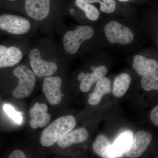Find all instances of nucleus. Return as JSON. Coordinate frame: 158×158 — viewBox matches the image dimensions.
<instances>
[{
  "instance_id": "f257e3e1",
  "label": "nucleus",
  "mask_w": 158,
  "mask_h": 158,
  "mask_svg": "<svg viewBox=\"0 0 158 158\" xmlns=\"http://www.w3.org/2000/svg\"><path fill=\"white\" fill-rule=\"evenodd\" d=\"M76 125L73 116L68 115L57 118L43 131L40 138L41 144L50 147L73 130Z\"/></svg>"
},
{
  "instance_id": "f03ea898",
  "label": "nucleus",
  "mask_w": 158,
  "mask_h": 158,
  "mask_svg": "<svg viewBox=\"0 0 158 158\" xmlns=\"http://www.w3.org/2000/svg\"><path fill=\"white\" fill-rule=\"evenodd\" d=\"M13 73L19 80L18 84L12 91V95L18 98L27 97L31 95L35 86L36 78L32 71L24 65L15 69Z\"/></svg>"
},
{
  "instance_id": "7ed1b4c3",
  "label": "nucleus",
  "mask_w": 158,
  "mask_h": 158,
  "mask_svg": "<svg viewBox=\"0 0 158 158\" xmlns=\"http://www.w3.org/2000/svg\"><path fill=\"white\" fill-rule=\"evenodd\" d=\"M94 31L91 27L80 26L75 30L66 32L63 41L65 50L69 54H75L82 43L93 37Z\"/></svg>"
},
{
  "instance_id": "20e7f679",
  "label": "nucleus",
  "mask_w": 158,
  "mask_h": 158,
  "mask_svg": "<svg viewBox=\"0 0 158 158\" xmlns=\"http://www.w3.org/2000/svg\"><path fill=\"white\" fill-rule=\"evenodd\" d=\"M106 37L110 43L122 45L131 43L134 39L133 32L127 27L117 22L110 21L105 27Z\"/></svg>"
},
{
  "instance_id": "39448f33",
  "label": "nucleus",
  "mask_w": 158,
  "mask_h": 158,
  "mask_svg": "<svg viewBox=\"0 0 158 158\" xmlns=\"http://www.w3.org/2000/svg\"><path fill=\"white\" fill-rule=\"evenodd\" d=\"M31 23L27 19L11 15H0V29L13 34L20 35L28 32Z\"/></svg>"
},
{
  "instance_id": "423d86ee",
  "label": "nucleus",
  "mask_w": 158,
  "mask_h": 158,
  "mask_svg": "<svg viewBox=\"0 0 158 158\" xmlns=\"http://www.w3.org/2000/svg\"><path fill=\"white\" fill-rule=\"evenodd\" d=\"M30 64L34 73L37 76L48 77L56 72L58 66L56 63L44 61L40 57V53L37 48H34L29 54Z\"/></svg>"
},
{
  "instance_id": "0eeeda50",
  "label": "nucleus",
  "mask_w": 158,
  "mask_h": 158,
  "mask_svg": "<svg viewBox=\"0 0 158 158\" xmlns=\"http://www.w3.org/2000/svg\"><path fill=\"white\" fill-rule=\"evenodd\" d=\"M152 140V135L147 131H139L133 138L126 155L130 158L140 156L145 151Z\"/></svg>"
},
{
  "instance_id": "6e6552de",
  "label": "nucleus",
  "mask_w": 158,
  "mask_h": 158,
  "mask_svg": "<svg viewBox=\"0 0 158 158\" xmlns=\"http://www.w3.org/2000/svg\"><path fill=\"white\" fill-rule=\"evenodd\" d=\"M62 80L59 77H47L44 80L43 90L50 104L60 103L62 98Z\"/></svg>"
},
{
  "instance_id": "1a4fd4ad",
  "label": "nucleus",
  "mask_w": 158,
  "mask_h": 158,
  "mask_svg": "<svg viewBox=\"0 0 158 158\" xmlns=\"http://www.w3.org/2000/svg\"><path fill=\"white\" fill-rule=\"evenodd\" d=\"M25 7L30 17L37 20H42L49 13L50 0H26Z\"/></svg>"
},
{
  "instance_id": "9d476101",
  "label": "nucleus",
  "mask_w": 158,
  "mask_h": 158,
  "mask_svg": "<svg viewBox=\"0 0 158 158\" xmlns=\"http://www.w3.org/2000/svg\"><path fill=\"white\" fill-rule=\"evenodd\" d=\"M90 69L93 71L92 73L82 72L79 74L77 77L78 80L81 81L80 90L84 93L88 92L94 83L104 77L107 73V69L104 65H101L97 67L92 65Z\"/></svg>"
},
{
  "instance_id": "9b49d317",
  "label": "nucleus",
  "mask_w": 158,
  "mask_h": 158,
  "mask_svg": "<svg viewBox=\"0 0 158 158\" xmlns=\"http://www.w3.org/2000/svg\"><path fill=\"white\" fill-rule=\"evenodd\" d=\"M48 107L44 104L36 103L33 108L30 109V126L33 129L46 126L51 119L50 115L47 113Z\"/></svg>"
},
{
  "instance_id": "f8f14e48",
  "label": "nucleus",
  "mask_w": 158,
  "mask_h": 158,
  "mask_svg": "<svg viewBox=\"0 0 158 158\" xmlns=\"http://www.w3.org/2000/svg\"><path fill=\"white\" fill-rule=\"evenodd\" d=\"M22 58V53L18 48L13 46L7 48L0 45V68L14 66Z\"/></svg>"
},
{
  "instance_id": "ddd939ff",
  "label": "nucleus",
  "mask_w": 158,
  "mask_h": 158,
  "mask_svg": "<svg viewBox=\"0 0 158 158\" xmlns=\"http://www.w3.org/2000/svg\"><path fill=\"white\" fill-rule=\"evenodd\" d=\"M133 67L139 75L144 76L158 70V62L141 55H136L134 58Z\"/></svg>"
},
{
  "instance_id": "4468645a",
  "label": "nucleus",
  "mask_w": 158,
  "mask_h": 158,
  "mask_svg": "<svg viewBox=\"0 0 158 158\" xmlns=\"http://www.w3.org/2000/svg\"><path fill=\"white\" fill-rule=\"evenodd\" d=\"M89 136L87 130L81 127L73 131L62 137L57 142L59 147L65 148L75 144L82 143L87 140Z\"/></svg>"
},
{
  "instance_id": "2eb2a0df",
  "label": "nucleus",
  "mask_w": 158,
  "mask_h": 158,
  "mask_svg": "<svg viewBox=\"0 0 158 158\" xmlns=\"http://www.w3.org/2000/svg\"><path fill=\"white\" fill-rule=\"evenodd\" d=\"M111 81L107 77H103L97 81L95 90L89 95L88 102L92 106L99 103L104 95L112 92Z\"/></svg>"
},
{
  "instance_id": "dca6fc26",
  "label": "nucleus",
  "mask_w": 158,
  "mask_h": 158,
  "mask_svg": "<svg viewBox=\"0 0 158 158\" xmlns=\"http://www.w3.org/2000/svg\"><path fill=\"white\" fill-rule=\"evenodd\" d=\"M92 148L94 153L102 158H116L113 152L112 144L105 135H100L96 137Z\"/></svg>"
},
{
  "instance_id": "f3484780",
  "label": "nucleus",
  "mask_w": 158,
  "mask_h": 158,
  "mask_svg": "<svg viewBox=\"0 0 158 158\" xmlns=\"http://www.w3.org/2000/svg\"><path fill=\"white\" fill-rule=\"evenodd\" d=\"M134 138L132 131H125L117 137L112 144L113 152L116 157H121L124 155L131 145Z\"/></svg>"
},
{
  "instance_id": "a211bd4d",
  "label": "nucleus",
  "mask_w": 158,
  "mask_h": 158,
  "mask_svg": "<svg viewBox=\"0 0 158 158\" xmlns=\"http://www.w3.org/2000/svg\"><path fill=\"white\" fill-rule=\"evenodd\" d=\"M131 82V77L128 74L123 73L117 76L113 82L112 92L114 96H123L129 88Z\"/></svg>"
},
{
  "instance_id": "6ab92c4d",
  "label": "nucleus",
  "mask_w": 158,
  "mask_h": 158,
  "mask_svg": "<svg viewBox=\"0 0 158 158\" xmlns=\"http://www.w3.org/2000/svg\"><path fill=\"white\" fill-rule=\"evenodd\" d=\"M141 85L146 91L158 90V70L143 76Z\"/></svg>"
},
{
  "instance_id": "aec40b11",
  "label": "nucleus",
  "mask_w": 158,
  "mask_h": 158,
  "mask_svg": "<svg viewBox=\"0 0 158 158\" xmlns=\"http://www.w3.org/2000/svg\"><path fill=\"white\" fill-rule=\"evenodd\" d=\"M76 4L85 11L86 16L89 19L95 21L99 18V12L94 6L88 4L84 0H77Z\"/></svg>"
},
{
  "instance_id": "412c9836",
  "label": "nucleus",
  "mask_w": 158,
  "mask_h": 158,
  "mask_svg": "<svg viewBox=\"0 0 158 158\" xmlns=\"http://www.w3.org/2000/svg\"><path fill=\"white\" fill-rule=\"evenodd\" d=\"M88 2L100 3V10L106 13H111L116 9V4L114 0H86Z\"/></svg>"
},
{
  "instance_id": "4be33fe9",
  "label": "nucleus",
  "mask_w": 158,
  "mask_h": 158,
  "mask_svg": "<svg viewBox=\"0 0 158 158\" xmlns=\"http://www.w3.org/2000/svg\"><path fill=\"white\" fill-rule=\"evenodd\" d=\"M4 111L6 114L14 120L15 122L18 124H21L23 121V116L21 113L17 112L11 105L6 104L3 106Z\"/></svg>"
},
{
  "instance_id": "5701e85b",
  "label": "nucleus",
  "mask_w": 158,
  "mask_h": 158,
  "mask_svg": "<svg viewBox=\"0 0 158 158\" xmlns=\"http://www.w3.org/2000/svg\"><path fill=\"white\" fill-rule=\"evenodd\" d=\"M150 118L152 123L158 127V105L152 110L150 114Z\"/></svg>"
},
{
  "instance_id": "b1692460",
  "label": "nucleus",
  "mask_w": 158,
  "mask_h": 158,
  "mask_svg": "<svg viewBox=\"0 0 158 158\" xmlns=\"http://www.w3.org/2000/svg\"><path fill=\"white\" fill-rule=\"evenodd\" d=\"M9 158H27V157L22 151L15 150L11 153Z\"/></svg>"
},
{
  "instance_id": "393cba45",
  "label": "nucleus",
  "mask_w": 158,
  "mask_h": 158,
  "mask_svg": "<svg viewBox=\"0 0 158 158\" xmlns=\"http://www.w3.org/2000/svg\"><path fill=\"white\" fill-rule=\"evenodd\" d=\"M119 1H121V2H127V1H129V0H119Z\"/></svg>"
},
{
  "instance_id": "a878e982",
  "label": "nucleus",
  "mask_w": 158,
  "mask_h": 158,
  "mask_svg": "<svg viewBox=\"0 0 158 158\" xmlns=\"http://www.w3.org/2000/svg\"><path fill=\"white\" fill-rule=\"evenodd\" d=\"M8 1H15V0H8Z\"/></svg>"
}]
</instances>
